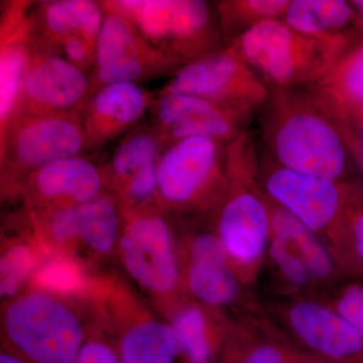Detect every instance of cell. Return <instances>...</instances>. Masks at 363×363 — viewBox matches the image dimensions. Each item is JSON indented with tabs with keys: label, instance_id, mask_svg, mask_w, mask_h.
<instances>
[{
	"label": "cell",
	"instance_id": "24",
	"mask_svg": "<svg viewBox=\"0 0 363 363\" xmlns=\"http://www.w3.org/2000/svg\"><path fill=\"white\" fill-rule=\"evenodd\" d=\"M104 18L102 4L89 0L45 2L40 9L45 35L59 45L72 38H82L96 44Z\"/></svg>",
	"mask_w": 363,
	"mask_h": 363
},
{
	"label": "cell",
	"instance_id": "23",
	"mask_svg": "<svg viewBox=\"0 0 363 363\" xmlns=\"http://www.w3.org/2000/svg\"><path fill=\"white\" fill-rule=\"evenodd\" d=\"M267 201L271 216L272 235L286 241L293 248L305 262L313 278L331 279L338 264L327 243L267 195Z\"/></svg>",
	"mask_w": 363,
	"mask_h": 363
},
{
	"label": "cell",
	"instance_id": "11",
	"mask_svg": "<svg viewBox=\"0 0 363 363\" xmlns=\"http://www.w3.org/2000/svg\"><path fill=\"white\" fill-rule=\"evenodd\" d=\"M104 305L121 363L176 362L179 343L173 327L125 279H116Z\"/></svg>",
	"mask_w": 363,
	"mask_h": 363
},
{
	"label": "cell",
	"instance_id": "27",
	"mask_svg": "<svg viewBox=\"0 0 363 363\" xmlns=\"http://www.w3.org/2000/svg\"><path fill=\"white\" fill-rule=\"evenodd\" d=\"M30 51L20 38L4 39L0 52V124L1 133L18 116Z\"/></svg>",
	"mask_w": 363,
	"mask_h": 363
},
{
	"label": "cell",
	"instance_id": "22",
	"mask_svg": "<svg viewBox=\"0 0 363 363\" xmlns=\"http://www.w3.org/2000/svg\"><path fill=\"white\" fill-rule=\"evenodd\" d=\"M283 20L297 32L316 39H363L357 14L345 0H291Z\"/></svg>",
	"mask_w": 363,
	"mask_h": 363
},
{
	"label": "cell",
	"instance_id": "5",
	"mask_svg": "<svg viewBox=\"0 0 363 363\" xmlns=\"http://www.w3.org/2000/svg\"><path fill=\"white\" fill-rule=\"evenodd\" d=\"M117 262L126 281L159 314L187 296L178 238L162 208L123 211Z\"/></svg>",
	"mask_w": 363,
	"mask_h": 363
},
{
	"label": "cell",
	"instance_id": "18",
	"mask_svg": "<svg viewBox=\"0 0 363 363\" xmlns=\"http://www.w3.org/2000/svg\"><path fill=\"white\" fill-rule=\"evenodd\" d=\"M306 89L337 123L355 161L363 130V39Z\"/></svg>",
	"mask_w": 363,
	"mask_h": 363
},
{
	"label": "cell",
	"instance_id": "14",
	"mask_svg": "<svg viewBox=\"0 0 363 363\" xmlns=\"http://www.w3.org/2000/svg\"><path fill=\"white\" fill-rule=\"evenodd\" d=\"M105 11V9H104ZM96 77L100 84L136 82L154 72L176 67L156 51L121 14L105 11L95 48Z\"/></svg>",
	"mask_w": 363,
	"mask_h": 363
},
{
	"label": "cell",
	"instance_id": "34",
	"mask_svg": "<svg viewBox=\"0 0 363 363\" xmlns=\"http://www.w3.org/2000/svg\"><path fill=\"white\" fill-rule=\"evenodd\" d=\"M355 164H357V169L360 172L363 178V130L362 136H360L359 143H358L357 156H355Z\"/></svg>",
	"mask_w": 363,
	"mask_h": 363
},
{
	"label": "cell",
	"instance_id": "1",
	"mask_svg": "<svg viewBox=\"0 0 363 363\" xmlns=\"http://www.w3.org/2000/svg\"><path fill=\"white\" fill-rule=\"evenodd\" d=\"M259 133L272 159L298 173L346 182L357 169L337 123L306 88L271 89Z\"/></svg>",
	"mask_w": 363,
	"mask_h": 363
},
{
	"label": "cell",
	"instance_id": "2",
	"mask_svg": "<svg viewBox=\"0 0 363 363\" xmlns=\"http://www.w3.org/2000/svg\"><path fill=\"white\" fill-rule=\"evenodd\" d=\"M94 318L69 298L30 289L2 308L1 348L30 363H75Z\"/></svg>",
	"mask_w": 363,
	"mask_h": 363
},
{
	"label": "cell",
	"instance_id": "28",
	"mask_svg": "<svg viewBox=\"0 0 363 363\" xmlns=\"http://www.w3.org/2000/svg\"><path fill=\"white\" fill-rule=\"evenodd\" d=\"M291 0H227L216 4L224 48L264 21L283 18Z\"/></svg>",
	"mask_w": 363,
	"mask_h": 363
},
{
	"label": "cell",
	"instance_id": "25",
	"mask_svg": "<svg viewBox=\"0 0 363 363\" xmlns=\"http://www.w3.org/2000/svg\"><path fill=\"white\" fill-rule=\"evenodd\" d=\"M315 359L279 339L226 330L218 363H313Z\"/></svg>",
	"mask_w": 363,
	"mask_h": 363
},
{
	"label": "cell",
	"instance_id": "20",
	"mask_svg": "<svg viewBox=\"0 0 363 363\" xmlns=\"http://www.w3.org/2000/svg\"><path fill=\"white\" fill-rule=\"evenodd\" d=\"M150 104L147 91L136 82L100 86L87 105L83 123L89 143L116 138L142 119Z\"/></svg>",
	"mask_w": 363,
	"mask_h": 363
},
{
	"label": "cell",
	"instance_id": "26",
	"mask_svg": "<svg viewBox=\"0 0 363 363\" xmlns=\"http://www.w3.org/2000/svg\"><path fill=\"white\" fill-rule=\"evenodd\" d=\"M164 143L161 135L150 131L128 136L114 152L108 169L104 171L105 191L116 196L140 169L159 161Z\"/></svg>",
	"mask_w": 363,
	"mask_h": 363
},
{
	"label": "cell",
	"instance_id": "31",
	"mask_svg": "<svg viewBox=\"0 0 363 363\" xmlns=\"http://www.w3.org/2000/svg\"><path fill=\"white\" fill-rule=\"evenodd\" d=\"M269 252L272 262L289 283L296 286H306L311 284L314 279L311 272L286 241L272 235Z\"/></svg>",
	"mask_w": 363,
	"mask_h": 363
},
{
	"label": "cell",
	"instance_id": "13",
	"mask_svg": "<svg viewBox=\"0 0 363 363\" xmlns=\"http://www.w3.org/2000/svg\"><path fill=\"white\" fill-rule=\"evenodd\" d=\"M183 285L189 297L210 309L236 302L240 274L216 231H201L178 240Z\"/></svg>",
	"mask_w": 363,
	"mask_h": 363
},
{
	"label": "cell",
	"instance_id": "30",
	"mask_svg": "<svg viewBox=\"0 0 363 363\" xmlns=\"http://www.w3.org/2000/svg\"><path fill=\"white\" fill-rule=\"evenodd\" d=\"M75 363H121L113 329L106 314L93 320Z\"/></svg>",
	"mask_w": 363,
	"mask_h": 363
},
{
	"label": "cell",
	"instance_id": "15",
	"mask_svg": "<svg viewBox=\"0 0 363 363\" xmlns=\"http://www.w3.org/2000/svg\"><path fill=\"white\" fill-rule=\"evenodd\" d=\"M159 135L167 145L188 138L229 145L247 130L253 117L194 95L161 93L156 105Z\"/></svg>",
	"mask_w": 363,
	"mask_h": 363
},
{
	"label": "cell",
	"instance_id": "17",
	"mask_svg": "<svg viewBox=\"0 0 363 363\" xmlns=\"http://www.w3.org/2000/svg\"><path fill=\"white\" fill-rule=\"evenodd\" d=\"M104 192V171L80 156L59 160L38 169L20 191L28 213L80 206Z\"/></svg>",
	"mask_w": 363,
	"mask_h": 363
},
{
	"label": "cell",
	"instance_id": "4",
	"mask_svg": "<svg viewBox=\"0 0 363 363\" xmlns=\"http://www.w3.org/2000/svg\"><path fill=\"white\" fill-rule=\"evenodd\" d=\"M358 40L316 39L279 18L255 26L225 49L250 66L269 89H285L316 83Z\"/></svg>",
	"mask_w": 363,
	"mask_h": 363
},
{
	"label": "cell",
	"instance_id": "29",
	"mask_svg": "<svg viewBox=\"0 0 363 363\" xmlns=\"http://www.w3.org/2000/svg\"><path fill=\"white\" fill-rule=\"evenodd\" d=\"M344 242L339 264L363 279V181L345 182Z\"/></svg>",
	"mask_w": 363,
	"mask_h": 363
},
{
	"label": "cell",
	"instance_id": "36",
	"mask_svg": "<svg viewBox=\"0 0 363 363\" xmlns=\"http://www.w3.org/2000/svg\"><path fill=\"white\" fill-rule=\"evenodd\" d=\"M313 363H329L324 362V360L320 359V358L316 357V359H315V362Z\"/></svg>",
	"mask_w": 363,
	"mask_h": 363
},
{
	"label": "cell",
	"instance_id": "8",
	"mask_svg": "<svg viewBox=\"0 0 363 363\" xmlns=\"http://www.w3.org/2000/svg\"><path fill=\"white\" fill-rule=\"evenodd\" d=\"M227 145L206 138L169 143L157 162V192L167 213L215 211L225 194Z\"/></svg>",
	"mask_w": 363,
	"mask_h": 363
},
{
	"label": "cell",
	"instance_id": "3",
	"mask_svg": "<svg viewBox=\"0 0 363 363\" xmlns=\"http://www.w3.org/2000/svg\"><path fill=\"white\" fill-rule=\"evenodd\" d=\"M227 180L225 194L214 211V230L240 274L259 264L272 236L259 149L250 131H243L227 145Z\"/></svg>",
	"mask_w": 363,
	"mask_h": 363
},
{
	"label": "cell",
	"instance_id": "9",
	"mask_svg": "<svg viewBox=\"0 0 363 363\" xmlns=\"http://www.w3.org/2000/svg\"><path fill=\"white\" fill-rule=\"evenodd\" d=\"M89 143L83 119L75 113L21 114L1 133L2 184L20 192L35 171L80 156Z\"/></svg>",
	"mask_w": 363,
	"mask_h": 363
},
{
	"label": "cell",
	"instance_id": "21",
	"mask_svg": "<svg viewBox=\"0 0 363 363\" xmlns=\"http://www.w3.org/2000/svg\"><path fill=\"white\" fill-rule=\"evenodd\" d=\"M215 311L187 295L161 314L176 332L184 363H218L226 330Z\"/></svg>",
	"mask_w": 363,
	"mask_h": 363
},
{
	"label": "cell",
	"instance_id": "7",
	"mask_svg": "<svg viewBox=\"0 0 363 363\" xmlns=\"http://www.w3.org/2000/svg\"><path fill=\"white\" fill-rule=\"evenodd\" d=\"M28 215L38 238L52 252L93 271L117 262L123 210L111 193L80 206Z\"/></svg>",
	"mask_w": 363,
	"mask_h": 363
},
{
	"label": "cell",
	"instance_id": "10",
	"mask_svg": "<svg viewBox=\"0 0 363 363\" xmlns=\"http://www.w3.org/2000/svg\"><path fill=\"white\" fill-rule=\"evenodd\" d=\"M259 176L269 198L317 233L338 262L344 241L345 182L298 173L259 149Z\"/></svg>",
	"mask_w": 363,
	"mask_h": 363
},
{
	"label": "cell",
	"instance_id": "16",
	"mask_svg": "<svg viewBox=\"0 0 363 363\" xmlns=\"http://www.w3.org/2000/svg\"><path fill=\"white\" fill-rule=\"evenodd\" d=\"M89 90L83 69L61 55L30 52L18 116L75 113Z\"/></svg>",
	"mask_w": 363,
	"mask_h": 363
},
{
	"label": "cell",
	"instance_id": "6",
	"mask_svg": "<svg viewBox=\"0 0 363 363\" xmlns=\"http://www.w3.org/2000/svg\"><path fill=\"white\" fill-rule=\"evenodd\" d=\"M102 6L130 20L176 68L224 48L217 11L203 0L111 1Z\"/></svg>",
	"mask_w": 363,
	"mask_h": 363
},
{
	"label": "cell",
	"instance_id": "12",
	"mask_svg": "<svg viewBox=\"0 0 363 363\" xmlns=\"http://www.w3.org/2000/svg\"><path fill=\"white\" fill-rule=\"evenodd\" d=\"M162 93L194 95L255 117L266 105L271 89L250 66L223 48L178 69Z\"/></svg>",
	"mask_w": 363,
	"mask_h": 363
},
{
	"label": "cell",
	"instance_id": "32",
	"mask_svg": "<svg viewBox=\"0 0 363 363\" xmlns=\"http://www.w3.org/2000/svg\"><path fill=\"white\" fill-rule=\"evenodd\" d=\"M333 309L363 335V283L345 286L336 298Z\"/></svg>",
	"mask_w": 363,
	"mask_h": 363
},
{
	"label": "cell",
	"instance_id": "19",
	"mask_svg": "<svg viewBox=\"0 0 363 363\" xmlns=\"http://www.w3.org/2000/svg\"><path fill=\"white\" fill-rule=\"evenodd\" d=\"M286 321L306 352L329 363H363V335L333 308L301 300Z\"/></svg>",
	"mask_w": 363,
	"mask_h": 363
},
{
	"label": "cell",
	"instance_id": "33",
	"mask_svg": "<svg viewBox=\"0 0 363 363\" xmlns=\"http://www.w3.org/2000/svg\"><path fill=\"white\" fill-rule=\"evenodd\" d=\"M0 363H30L6 350L0 351Z\"/></svg>",
	"mask_w": 363,
	"mask_h": 363
},
{
	"label": "cell",
	"instance_id": "35",
	"mask_svg": "<svg viewBox=\"0 0 363 363\" xmlns=\"http://www.w3.org/2000/svg\"><path fill=\"white\" fill-rule=\"evenodd\" d=\"M357 14L358 21H359L360 30L363 33V0H352L350 1Z\"/></svg>",
	"mask_w": 363,
	"mask_h": 363
}]
</instances>
